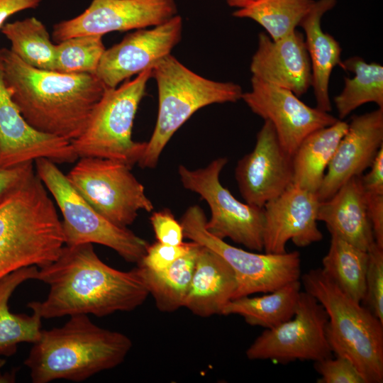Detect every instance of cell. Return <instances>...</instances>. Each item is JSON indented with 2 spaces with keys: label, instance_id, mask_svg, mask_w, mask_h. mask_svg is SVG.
I'll return each instance as SVG.
<instances>
[{
  "label": "cell",
  "instance_id": "cell-42",
  "mask_svg": "<svg viewBox=\"0 0 383 383\" xmlns=\"http://www.w3.org/2000/svg\"><path fill=\"white\" fill-rule=\"evenodd\" d=\"M16 370L2 373L0 371V383H12L16 380Z\"/></svg>",
  "mask_w": 383,
  "mask_h": 383
},
{
  "label": "cell",
  "instance_id": "cell-4",
  "mask_svg": "<svg viewBox=\"0 0 383 383\" xmlns=\"http://www.w3.org/2000/svg\"><path fill=\"white\" fill-rule=\"evenodd\" d=\"M64 245L54 203L34 172L0 203V279L23 267L52 263Z\"/></svg>",
  "mask_w": 383,
  "mask_h": 383
},
{
  "label": "cell",
  "instance_id": "cell-14",
  "mask_svg": "<svg viewBox=\"0 0 383 383\" xmlns=\"http://www.w3.org/2000/svg\"><path fill=\"white\" fill-rule=\"evenodd\" d=\"M241 99L254 113L271 122L282 147L292 156L307 135L338 120L304 104L292 91L253 77L251 90L243 93Z\"/></svg>",
  "mask_w": 383,
  "mask_h": 383
},
{
  "label": "cell",
  "instance_id": "cell-19",
  "mask_svg": "<svg viewBox=\"0 0 383 383\" xmlns=\"http://www.w3.org/2000/svg\"><path fill=\"white\" fill-rule=\"evenodd\" d=\"M383 145V108L355 115L328 166L317 196L331 197L348 179L362 175Z\"/></svg>",
  "mask_w": 383,
  "mask_h": 383
},
{
  "label": "cell",
  "instance_id": "cell-25",
  "mask_svg": "<svg viewBox=\"0 0 383 383\" xmlns=\"http://www.w3.org/2000/svg\"><path fill=\"white\" fill-rule=\"evenodd\" d=\"M38 267L30 266L19 269L0 279V357H10L21 343H33L41 333V316L14 313L9 302L13 293L23 282L35 279Z\"/></svg>",
  "mask_w": 383,
  "mask_h": 383
},
{
  "label": "cell",
  "instance_id": "cell-22",
  "mask_svg": "<svg viewBox=\"0 0 383 383\" xmlns=\"http://www.w3.org/2000/svg\"><path fill=\"white\" fill-rule=\"evenodd\" d=\"M236 287L231 267L218 254L200 245L184 307L202 318L221 314L233 299Z\"/></svg>",
  "mask_w": 383,
  "mask_h": 383
},
{
  "label": "cell",
  "instance_id": "cell-29",
  "mask_svg": "<svg viewBox=\"0 0 383 383\" xmlns=\"http://www.w3.org/2000/svg\"><path fill=\"white\" fill-rule=\"evenodd\" d=\"M340 67L353 72L355 76L344 78V87L334 98L340 120L366 103L373 102L378 108H383L382 65L367 63L362 58L355 56L342 61Z\"/></svg>",
  "mask_w": 383,
  "mask_h": 383
},
{
  "label": "cell",
  "instance_id": "cell-38",
  "mask_svg": "<svg viewBox=\"0 0 383 383\" xmlns=\"http://www.w3.org/2000/svg\"><path fill=\"white\" fill-rule=\"evenodd\" d=\"M366 194L367 209L375 243L383 248V194Z\"/></svg>",
  "mask_w": 383,
  "mask_h": 383
},
{
  "label": "cell",
  "instance_id": "cell-17",
  "mask_svg": "<svg viewBox=\"0 0 383 383\" xmlns=\"http://www.w3.org/2000/svg\"><path fill=\"white\" fill-rule=\"evenodd\" d=\"M47 158L72 163L78 155L65 138L40 132L23 118L4 83L0 55V167Z\"/></svg>",
  "mask_w": 383,
  "mask_h": 383
},
{
  "label": "cell",
  "instance_id": "cell-37",
  "mask_svg": "<svg viewBox=\"0 0 383 383\" xmlns=\"http://www.w3.org/2000/svg\"><path fill=\"white\" fill-rule=\"evenodd\" d=\"M35 172L33 162L0 167V203L16 190Z\"/></svg>",
  "mask_w": 383,
  "mask_h": 383
},
{
  "label": "cell",
  "instance_id": "cell-23",
  "mask_svg": "<svg viewBox=\"0 0 383 383\" xmlns=\"http://www.w3.org/2000/svg\"><path fill=\"white\" fill-rule=\"evenodd\" d=\"M336 0L315 1L311 9L301 21L311 68V84L316 108L330 112L332 106L329 97V81L335 67L342 64V49L339 43L325 33L321 26L323 15L332 9Z\"/></svg>",
  "mask_w": 383,
  "mask_h": 383
},
{
  "label": "cell",
  "instance_id": "cell-28",
  "mask_svg": "<svg viewBox=\"0 0 383 383\" xmlns=\"http://www.w3.org/2000/svg\"><path fill=\"white\" fill-rule=\"evenodd\" d=\"M367 263V251L331 236L321 269L343 292L361 303L365 294Z\"/></svg>",
  "mask_w": 383,
  "mask_h": 383
},
{
  "label": "cell",
  "instance_id": "cell-18",
  "mask_svg": "<svg viewBox=\"0 0 383 383\" xmlns=\"http://www.w3.org/2000/svg\"><path fill=\"white\" fill-rule=\"evenodd\" d=\"M320 201L316 193L292 184L281 194L263 206V250L266 253L286 251L291 240L298 247H306L322 240L317 216Z\"/></svg>",
  "mask_w": 383,
  "mask_h": 383
},
{
  "label": "cell",
  "instance_id": "cell-12",
  "mask_svg": "<svg viewBox=\"0 0 383 383\" xmlns=\"http://www.w3.org/2000/svg\"><path fill=\"white\" fill-rule=\"evenodd\" d=\"M328 315L310 294L301 292L294 316L265 329L246 350L249 360H270L285 364L294 360L314 362L332 357L326 337Z\"/></svg>",
  "mask_w": 383,
  "mask_h": 383
},
{
  "label": "cell",
  "instance_id": "cell-26",
  "mask_svg": "<svg viewBox=\"0 0 383 383\" xmlns=\"http://www.w3.org/2000/svg\"><path fill=\"white\" fill-rule=\"evenodd\" d=\"M301 285L300 280H296L262 296L232 299L221 314L239 315L250 326L273 328L294 316L301 292Z\"/></svg>",
  "mask_w": 383,
  "mask_h": 383
},
{
  "label": "cell",
  "instance_id": "cell-36",
  "mask_svg": "<svg viewBox=\"0 0 383 383\" xmlns=\"http://www.w3.org/2000/svg\"><path fill=\"white\" fill-rule=\"evenodd\" d=\"M150 220L157 242L172 245L183 243L182 226L169 210L153 213Z\"/></svg>",
  "mask_w": 383,
  "mask_h": 383
},
{
  "label": "cell",
  "instance_id": "cell-3",
  "mask_svg": "<svg viewBox=\"0 0 383 383\" xmlns=\"http://www.w3.org/2000/svg\"><path fill=\"white\" fill-rule=\"evenodd\" d=\"M132 345L126 335L96 325L88 315H74L60 327L42 329L24 365L33 383L80 382L121 365Z\"/></svg>",
  "mask_w": 383,
  "mask_h": 383
},
{
  "label": "cell",
  "instance_id": "cell-27",
  "mask_svg": "<svg viewBox=\"0 0 383 383\" xmlns=\"http://www.w3.org/2000/svg\"><path fill=\"white\" fill-rule=\"evenodd\" d=\"M199 247L200 244L194 242L187 253L162 271L137 266L159 311L171 313L184 307Z\"/></svg>",
  "mask_w": 383,
  "mask_h": 383
},
{
  "label": "cell",
  "instance_id": "cell-13",
  "mask_svg": "<svg viewBox=\"0 0 383 383\" xmlns=\"http://www.w3.org/2000/svg\"><path fill=\"white\" fill-rule=\"evenodd\" d=\"M174 0H91L79 16L53 26L56 43L84 35L138 30L160 25L177 15Z\"/></svg>",
  "mask_w": 383,
  "mask_h": 383
},
{
  "label": "cell",
  "instance_id": "cell-10",
  "mask_svg": "<svg viewBox=\"0 0 383 383\" xmlns=\"http://www.w3.org/2000/svg\"><path fill=\"white\" fill-rule=\"evenodd\" d=\"M66 177L95 211L117 226L127 228L140 211L150 212L154 209L131 167L121 162L80 157Z\"/></svg>",
  "mask_w": 383,
  "mask_h": 383
},
{
  "label": "cell",
  "instance_id": "cell-7",
  "mask_svg": "<svg viewBox=\"0 0 383 383\" xmlns=\"http://www.w3.org/2000/svg\"><path fill=\"white\" fill-rule=\"evenodd\" d=\"M151 77L152 68H148L116 88H106L82 133L70 141L79 157L111 159L131 168L138 162L146 142L134 141L132 129Z\"/></svg>",
  "mask_w": 383,
  "mask_h": 383
},
{
  "label": "cell",
  "instance_id": "cell-30",
  "mask_svg": "<svg viewBox=\"0 0 383 383\" xmlns=\"http://www.w3.org/2000/svg\"><path fill=\"white\" fill-rule=\"evenodd\" d=\"M10 41V50L26 64L54 70L55 44L45 25L35 17L6 23L0 29Z\"/></svg>",
  "mask_w": 383,
  "mask_h": 383
},
{
  "label": "cell",
  "instance_id": "cell-32",
  "mask_svg": "<svg viewBox=\"0 0 383 383\" xmlns=\"http://www.w3.org/2000/svg\"><path fill=\"white\" fill-rule=\"evenodd\" d=\"M105 50L100 35L65 39L55 45L54 71L65 74H96Z\"/></svg>",
  "mask_w": 383,
  "mask_h": 383
},
{
  "label": "cell",
  "instance_id": "cell-8",
  "mask_svg": "<svg viewBox=\"0 0 383 383\" xmlns=\"http://www.w3.org/2000/svg\"><path fill=\"white\" fill-rule=\"evenodd\" d=\"M35 172L60 209L65 245L91 243L106 246L126 262L138 263L149 243L127 228L117 226L95 211L74 189L56 164L35 161Z\"/></svg>",
  "mask_w": 383,
  "mask_h": 383
},
{
  "label": "cell",
  "instance_id": "cell-31",
  "mask_svg": "<svg viewBox=\"0 0 383 383\" xmlns=\"http://www.w3.org/2000/svg\"><path fill=\"white\" fill-rule=\"evenodd\" d=\"M313 0H259L233 16L250 18L264 28L273 40L281 39L294 32L311 9Z\"/></svg>",
  "mask_w": 383,
  "mask_h": 383
},
{
  "label": "cell",
  "instance_id": "cell-20",
  "mask_svg": "<svg viewBox=\"0 0 383 383\" xmlns=\"http://www.w3.org/2000/svg\"><path fill=\"white\" fill-rule=\"evenodd\" d=\"M250 70L252 77L302 96L311 84V62L303 34L295 30L273 40L265 33H259Z\"/></svg>",
  "mask_w": 383,
  "mask_h": 383
},
{
  "label": "cell",
  "instance_id": "cell-21",
  "mask_svg": "<svg viewBox=\"0 0 383 383\" xmlns=\"http://www.w3.org/2000/svg\"><path fill=\"white\" fill-rule=\"evenodd\" d=\"M331 236L363 250L375 243L369 220L361 175L345 182L329 199L321 201L317 216Z\"/></svg>",
  "mask_w": 383,
  "mask_h": 383
},
{
  "label": "cell",
  "instance_id": "cell-40",
  "mask_svg": "<svg viewBox=\"0 0 383 383\" xmlns=\"http://www.w3.org/2000/svg\"><path fill=\"white\" fill-rule=\"evenodd\" d=\"M41 1L42 0H0V29L10 16L21 11L35 9Z\"/></svg>",
  "mask_w": 383,
  "mask_h": 383
},
{
  "label": "cell",
  "instance_id": "cell-1",
  "mask_svg": "<svg viewBox=\"0 0 383 383\" xmlns=\"http://www.w3.org/2000/svg\"><path fill=\"white\" fill-rule=\"evenodd\" d=\"M35 279L50 290L45 299L27 307L45 319L130 312L150 294L138 267L125 272L109 266L91 243L65 245L55 261L38 268Z\"/></svg>",
  "mask_w": 383,
  "mask_h": 383
},
{
  "label": "cell",
  "instance_id": "cell-5",
  "mask_svg": "<svg viewBox=\"0 0 383 383\" xmlns=\"http://www.w3.org/2000/svg\"><path fill=\"white\" fill-rule=\"evenodd\" d=\"M301 282L327 313L326 337L332 353L350 359L366 383H382L383 323L343 292L321 268L303 274Z\"/></svg>",
  "mask_w": 383,
  "mask_h": 383
},
{
  "label": "cell",
  "instance_id": "cell-6",
  "mask_svg": "<svg viewBox=\"0 0 383 383\" xmlns=\"http://www.w3.org/2000/svg\"><path fill=\"white\" fill-rule=\"evenodd\" d=\"M158 93V112L154 131L146 142L138 164L152 169L176 131L199 109L213 104L241 99L240 85L205 78L180 62L171 54L152 68Z\"/></svg>",
  "mask_w": 383,
  "mask_h": 383
},
{
  "label": "cell",
  "instance_id": "cell-43",
  "mask_svg": "<svg viewBox=\"0 0 383 383\" xmlns=\"http://www.w3.org/2000/svg\"><path fill=\"white\" fill-rule=\"evenodd\" d=\"M6 364V360L0 357V369L2 368Z\"/></svg>",
  "mask_w": 383,
  "mask_h": 383
},
{
  "label": "cell",
  "instance_id": "cell-39",
  "mask_svg": "<svg viewBox=\"0 0 383 383\" xmlns=\"http://www.w3.org/2000/svg\"><path fill=\"white\" fill-rule=\"evenodd\" d=\"M365 175H361L365 192L367 194H383V145L378 150Z\"/></svg>",
  "mask_w": 383,
  "mask_h": 383
},
{
  "label": "cell",
  "instance_id": "cell-24",
  "mask_svg": "<svg viewBox=\"0 0 383 383\" xmlns=\"http://www.w3.org/2000/svg\"><path fill=\"white\" fill-rule=\"evenodd\" d=\"M348 123L333 124L307 135L292 155L293 184L316 193Z\"/></svg>",
  "mask_w": 383,
  "mask_h": 383
},
{
  "label": "cell",
  "instance_id": "cell-33",
  "mask_svg": "<svg viewBox=\"0 0 383 383\" xmlns=\"http://www.w3.org/2000/svg\"><path fill=\"white\" fill-rule=\"evenodd\" d=\"M364 306L383 323V248L374 243L367 251Z\"/></svg>",
  "mask_w": 383,
  "mask_h": 383
},
{
  "label": "cell",
  "instance_id": "cell-41",
  "mask_svg": "<svg viewBox=\"0 0 383 383\" xmlns=\"http://www.w3.org/2000/svg\"><path fill=\"white\" fill-rule=\"evenodd\" d=\"M259 0H226L227 4L232 7L238 9H243L255 3Z\"/></svg>",
  "mask_w": 383,
  "mask_h": 383
},
{
  "label": "cell",
  "instance_id": "cell-15",
  "mask_svg": "<svg viewBox=\"0 0 383 383\" xmlns=\"http://www.w3.org/2000/svg\"><path fill=\"white\" fill-rule=\"evenodd\" d=\"M182 33V19L179 15L152 28L131 33L105 50L95 74L106 88H116L171 54Z\"/></svg>",
  "mask_w": 383,
  "mask_h": 383
},
{
  "label": "cell",
  "instance_id": "cell-9",
  "mask_svg": "<svg viewBox=\"0 0 383 383\" xmlns=\"http://www.w3.org/2000/svg\"><path fill=\"white\" fill-rule=\"evenodd\" d=\"M206 217L198 205L189 207L181 219L184 235L218 254L233 269L237 282L233 299L273 292L301 278L297 251L256 253L231 245L206 228Z\"/></svg>",
  "mask_w": 383,
  "mask_h": 383
},
{
  "label": "cell",
  "instance_id": "cell-16",
  "mask_svg": "<svg viewBox=\"0 0 383 383\" xmlns=\"http://www.w3.org/2000/svg\"><path fill=\"white\" fill-rule=\"evenodd\" d=\"M235 174L245 202L259 208L293 183L292 156L282 147L270 121L265 120L253 150L238 160Z\"/></svg>",
  "mask_w": 383,
  "mask_h": 383
},
{
  "label": "cell",
  "instance_id": "cell-11",
  "mask_svg": "<svg viewBox=\"0 0 383 383\" xmlns=\"http://www.w3.org/2000/svg\"><path fill=\"white\" fill-rule=\"evenodd\" d=\"M225 157H218L207 166L190 170L179 165L178 173L183 187L198 194L211 209L206 228L213 235L230 238L246 248L263 250L264 211L238 201L220 182V174L227 164Z\"/></svg>",
  "mask_w": 383,
  "mask_h": 383
},
{
  "label": "cell",
  "instance_id": "cell-35",
  "mask_svg": "<svg viewBox=\"0 0 383 383\" xmlns=\"http://www.w3.org/2000/svg\"><path fill=\"white\" fill-rule=\"evenodd\" d=\"M193 245L192 240L177 245L157 241L152 245L149 244L145 254L137 265L153 272L162 271L187 253Z\"/></svg>",
  "mask_w": 383,
  "mask_h": 383
},
{
  "label": "cell",
  "instance_id": "cell-2",
  "mask_svg": "<svg viewBox=\"0 0 383 383\" xmlns=\"http://www.w3.org/2000/svg\"><path fill=\"white\" fill-rule=\"evenodd\" d=\"M0 55L4 83L26 121L45 133L77 138L106 89L96 75L35 68L5 48Z\"/></svg>",
  "mask_w": 383,
  "mask_h": 383
},
{
  "label": "cell",
  "instance_id": "cell-34",
  "mask_svg": "<svg viewBox=\"0 0 383 383\" xmlns=\"http://www.w3.org/2000/svg\"><path fill=\"white\" fill-rule=\"evenodd\" d=\"M314 367L321 375L318 383H366L353 362L345 357H329L316 361Z\"/></svg>",
  "mask_w": 383,
  "mask_h": 383
}]
</instances>
